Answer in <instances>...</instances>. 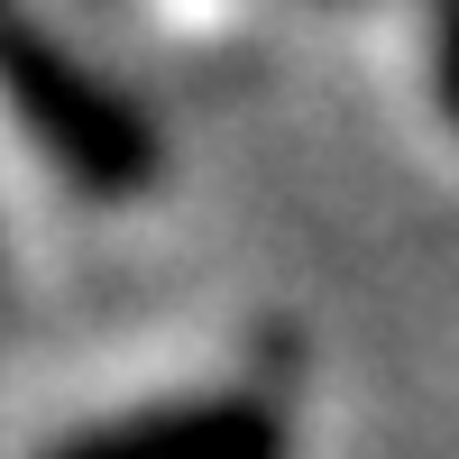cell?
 Masks as SVG:
<instances>
[{
    "instance_id": "2",
    "label": "cell",
    "mask_w": 459,
    "mask_h": 459,
    "mask_svg": "<svg viewBox=\"0 0 459 459\" xmlns=\"http://www.w3.org/2000/svg\"><path fill=\"white\" fill-rule=\"evenodd\" d=\"M101 450H194V441H276V423L248 404L230 413H147V423H120V432H92Z\"/></svg>"
},
{
    "instance_id": "1",
    "label": "cell",
    "mask_w": 459,
    "mask_h": 459,
    "mask_svg": "<svg viewBox=\"0 0 459 459\" xmlns=\"http://www.w3.org/2000/svg\"><path fill=\"white\" fill-rule=\"evenodd\" d=\"M0 101H10V120L56 157V175L74 194H138V184L157 175L147 120L129 101H110L47 28H28L10 10V0H0Z\"/></svg>"
},
{
    "instance_id": "3",
    "label": "cell",
    "mask_w": 459,
    "mask_h": 459,
    "mask_svg": "<svg viewBox=\"0 0 459 459\" xmlns=\"http://www.w3.org/2000/svg\"><path fill=\"white\" fill-rule=\"evenodd\" d=\"M441 110L459 120V0H441Z\"/></svg>"
}]
</instances>
